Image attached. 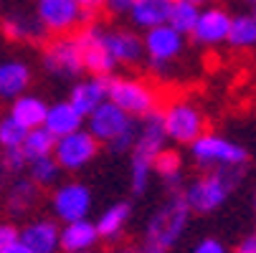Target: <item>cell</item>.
Returning a JSON list of instances; mask_svg holds the SVG:
<instances>
[{
	"label": "cell",
	"mask_w": 256,
	"mask_h": 253,
	"mask_svg": "<svg viewBox=\"0 0 256 253\" xmlns=\"http://www.w3.org/2000/svg\"><path fill=\"white\" fill-rule=\"evenodd\" d=\"M109 99L114 104H120L132 117H148L158 106L155 89L150 84H144L140 79H130V76L112 79V84H109Z\"/></svg>",
	"instance_id": "5"
},
{
	"label": "cell",
	"mask_w": 256,
	"mask_h": 253,
	"mask_svg": "<svg viewBox=\"0 0 256 253\" xmlns=\"http://www.w3.org/2000/svg\"><path fill=\"white\" fill-rule=\"evenodd\" d=\"M106 46L117 63H137L144 53V41L137 38L132 30H109Z\"/></svg>",
	"instance_id": "20"
},
{
	"label": "cell",
	"mask_w": 256,
	"mask_h": 253,
	"mask_svg": "<svg viewBox=\"0 0 256 253\" xmlns=\"http://www.w3.org/2000/svg\"><path fill=\"white\" fill-rule=\"evenodd\" d=\"M162 117H165V132L172 142L193 144L203 134V114L186 99L172 101L162 112Z\"/></svg>",
	"instance_id": "7"
},
{
	"label": "cell",
	"mask_w": 256,
	"mask_h": 253,
	"mask_svg": "<svg viewBox=\"0 0 256 253\" xmlns=\"http://www.w3.org/2000/svg\"><path fill=\"white\" fill-rule=\"evenodd\" d=\"M3 33L10 41H41L46 25L41 23L38 15H28V13H10L3 20Z\"/></svg>",
	"instance_id": "22"
},
{
	"label": "cell",
	"mask_w": 256,
	"mask_h": 253,
	"mask_svg": "<svg viewBox=\"0 0 256 253\" xmlns=\"http://www.w3.org/2000/svg\"><path fill=\"white\" fill-rule=\"evenodd\" d=\"M175 0H134V5L130 10L132 23L150 30L158 25H165L170 20V10H172Z\"/></svg>",
	"instance_id": "18"
},
{
	"label": "cell",
	"mask_w": 256,
	"mask_h": 253,
	"mask_svg": "<svg viewBox=\"0 0 256 253\" xmlns=\"http://www.w3.org/2000/svg\"><path fill=\"white\" fill-rule=\"evenodd\" d=\"M236 253H256V238H246L244 243H238Z\"/></svg>",
	"instance_id": "39"
},
{
	"label": "cell",
	"mask_w": 256,
	"mask_h": 253,
	"mask_svg": "<svg viewBox=\"0 0 256 253\" xmlns=\"http://www.w3.org/2000/svg\"><path fill=\"white\" fill-rule=\"evenodd\" d=\"M193 253H226V251H224V246L218 243L216 238H206V241H200V243L196 246Z\"/></svg>",
	"instance_id": "35"
},
{
	"label": "cell",
	"mask_w": 256,
	"mask_h": 253,
	"mask_svg": "<svg viewBox=\"0 0 256 253\" xmlns=\"http://www.w3.org/2000/svg\"><path fill=\"white\" fill-rule=\"evenodd\" d=\"M51 205H54L56 218L64 223L84 221L89 215V208H92V193L82 183H66L54 193Z\"/></svg>",
	"instance_id": "9"
},
{
	"label": "cell",
	"mask_w": 256,
	"mask_h": 253,
	"mask_svg": "<svg viewBox=\"0 0 256 253\" xmlns=\"http://www.w3.org/2000/svg\"><path fill=\"white\" fill-rule=\"evenodd\" d=\"M56 142H58V137H54L46 127L30 129L28 137H26V142H23V152H26V157H28L30 162H33V160H41V157L54 155Z\"/></svg>",
	"instance_id": "25"
},
{
	"label": "cell",
	"mask_w": 256,
	"mask_h": 253,
	"mask_svg": "<svg viewBox=\"0 0 256 253\" xmlns=\"http://www.w3.org/2000/svg\"><path fill=\"white\" fill-rule=\"evenodd\" d=\"M89 132L99 142H109L117 152H124L127 147H134V139H137L132 114H127L112 99H106L99 109H94L89 114Z\"/></svg>",
	"instance_id": "2"
},
{
	"label": "cell",
	"mask_w": 256,
	"mask_h": 253,
	"mask_svg": "<svg viewBox=\"0 0 256 253\" xmlns=\"http://www.w3.org/2000/svg\"><path fill=\"white\" fill-rule=\"evenodd\" d=\"M0 253H36V251H30V248H28L23 241H16V243H10L8 248H3Z\"/></svg>",
	"instance_id": "38"
},
{
	"label": "cell",
	"mask_w": 256,
	"mask_h": 253,
	"mask_svg": "<svg viewBox=\"0 0 256 253\" xmlns=\"http://www.w3.org/2000/svg\"><path fill=\"white\" fill-rule=\"evenodd\" d=\"M79 48H82V58H84V68L92 71L94 76H106L109 71L117 66L112 51L106 46V33L96 25H86L79 30L76 35Z\"/></svg>",
	"instance_id": "8"
},
{
	"label": "cell",
	"mask_w": 256,
	"mask_h": 253,
	"mask_svg": "<svg viewBox=\"0 0 256 253\" xmlns=\"http://www.w3.org/2000/svg\"><path fill=\"white\" fill-rule=\"evenodd\" d=\"M44 66L56 76H74L84 68V58H82V48L76 35L74 38H56L46 46L44 51Z\"/></svg>",
	"instance_id": "10"
},
{
	"label": "cell",
	"mask_w": 256,
	"mask_h": 253,
	"mask_svg": "<svg viewBox=\"0 0 256 253\" xmlns=\"http://www.w3.org/2000/svg\"><path fill=\"white\" fill-rule=\"evenodd\" d=\"M109 84H112V79H106V76H94L92 81H82L71 89L68 101L74 104L84 117H89L94 109H99V106L109 99Z\"/></svg>",
	"instance_id": "15"
},
{
	"label": "cell",
	"mask_w": 256,
	"mask_h": 253,
	"mask_svg": "<svg viewBox=\"0 0 256 253\" xmlns=\"http://www.w3.org/2000/svg\"><path fill=\"white\" fill-rule=\"evenodd\" d=\"M168 139L165 132V117L152 112L144 117L142 127L137 129V139H134V147H132V157L134 160H144V162H155V157L165 150L162 142Z\"/></svg>",
	"instance_id": "12"
},
{
	"label": "cell",
	"mask_w": 256,
	"mask_h": 253,
	"mask_svg": "<svg viewBox=\"0 0 256 253\" xmlns=\"http://www.w3.org/2000/svg\"><path fill=\"white\" fill-rule=\"evenodd\" d=\"M20 241L36 253H58L61 231L54 221H33L20 231Z\"/></svg>",
	"instance_id": "16"
},
{
	"label": "cell",
	"mask_w": 256,
	"mask_h": 253,
	"mask_svg": "<svg viewBox=\"0 0 256 253\" xmlns=\"http://www.w3.org/2000/svg\"><path fill=\"white\" fill-rule=\"evenodd\" d=\"M228 43L234 48H251V46H256V15H236L231 20Z\"/></svg>",
	"instance_id": "28"
},
{
	"label": "cell",
	"mask_w": 256,
	"mask_h": 253,
	"mask_svg": "<svg viewBox=\"0 0 256 253\" xmlns=\"http://www.w3.org/2000/svg\"><path fill=\"white\" fill-rule=\"evenodd\" d=\"M152 167H155V172L165 180V183H168L170 188H175V185L180 183V170H182V162H180V155H178V152H172V150H162V152L155 157Z\"/></svg>",
	"instance_id": "29"
},
{
	"label": "cell",
	"mask_w": 256,
	"mask_h": 253,
	"mask_svg": "<svg viewBox=\"0 0 256 253\" xmlns=\"http://www.w3.org/2000/svg\"><path fill=\"white\" fill-rule=\"evenodd\" d=\"M196 5H203V3H210V0H193Z\"/></svg>",
	"instance_id": "42"
},
{
	"label": "cell",
	"mask_w": 256,
	"mask_h": 253,
	"mask_svg": "<svg viewBox=\"0 0 256 253\" xmlns=\"http://www.w3.org/2000/svg\"><path fill=\"white\" fill-rule=\"evenodd\" d=\"M152 162H144V160H134L132 157V190L140 195L148 190V183H150V172H152Z\"/></svg>",
	"instance_id": "32"
},
{
	"label": "cell",
	"mask_w": 256,
	"mask_h": 253,
	"mask_svg": "<svg viewBox=\"0 0 256 253\" xmlns=\"http://www.w3.org/2000/svg\"><path fill=\"white\" fill-rule=\"evenodd\" d=\"M99 238H102L99 236V228L89 218L66 223L61 228V248L66 253H89Z\"/></svg>",
	"instance_id": "17"
},
{
	"label": "cell",
	"mask_w": 256,
	"mask_h": 253,
	"mask_svg": "<svg viewBox=\"0 0 256 253\" xmlns=\"http://www.w3.org/2000/svg\"><path fill=\"white\" fill-rule=\"evenodd\" d=\"M64 253H66V251H64Z\"/></svg>",
	"instance_id": "44"
},
{
	"label": "cell",
	"mask_w": 256,
	"mask_h": 253,
	"mask_svg": "<svg viewBox=\"0 0 256 253\" xmlns=\"http://www.w3.org/2000/svg\"><path fill=\"white\" fill-rule=\"evenodd\" d=\"M36 15L41 18L46 30L68 33L86 13L82 10L79 0H38V13Z\"/></svg>",
	"instance_id": "11"
},
{
	"label": "cell",
	"mask_w": 256,
	"mask_h": 253,
	"mask_svg": "<svg viewBox=\"0 0 256 253\" xmlns=\"http://www.w3.org/2000/svg\"><path fill=\"white\" fill-rule=\"evenodd\" d=\"M82 119H84V114L71 101H58V104L48 106V114H46V124L44 127L54 137H66L71 132L82 129Z\"/></svg>",
	"instance_id": "19"
},
{
	"label": "cell",
	"mask_w": 256,
	"mask_h": 253,
	"mask_svg": "<svg viewBox=\"0 0 256 253\" xmlns=\"http://www.w3.org/2000/svg\"><path fill=\"white\" fill-rule=\"evenodd\" d=\"M30 84V68L20 61H6L0 63V96L3 99H18L26 94Z\"/></svg>",
	"instance_id": "21"
},
{
	"label": "cell",
	"mask_w": 256,
	"mask_h": 253,
	"mask_svg": "<svg viewBox=\"0 0 256 253\" xmlns=\"http://www.w3.org/2000/svg\"><path fill=\"white\" fill-rule=\"evenodd\" d=\"M231 20L234 18H228V13L221 10V8H206V10H200L198 25L193 30L196 41L203 43V46H216V43L228 41Z\"/></svg>",
	"instance_id": "14"
},
{
	"label": "cell",
	"mask_w": 256,
	"mask_h": 253,
	"mask_svg": "<svg viewBox=\"0 0 256 253\" xmlns=\"http://www.w3.org/2000/svg\"><path fill=\"white\" fill-rule=\"evenodd\" d=\"M3 183L6 180H3V167H0V193H3Z\"/></svg>",
	"instance_id": "41"
},
{
	"label": "cell",
	"mask_w": 256,
	"mask_h": 253,
	"mask_svg": "<svg viewBox=\"0 0 256 253\" xmlns=\"http://www.w3.org/2000/svg\"><path fill=\"white\" fill-rule=\"evenodd\" d=\"M114 253H142V251H134V248H120V251H114Z\"/></svg>",
	"instance_id": "40"
},
{
	"label": "cell",
	"mask_w": 256,
	"mask_h": 253,
	"mask_svg": "<svg viewBox=\"0 0 256 253\" xmlns=\"http://www.w3.org/2000/svg\"><path fill=\"white\" fill-rule=\"evenodd\" d=\"M188 215H190V205H188L186 195L172 193L168 198V203L160 205L158 213L150 218L140 251L142 253H168L180 241L182 231H186Z\"/></svg>",
	"instance_id": "1"
},
{
	"label": "cell",
	"mask_w": 256,
	"mask_h": 253,
	"mask_svg": "<svg viewBox=\"0 0 256 253\" xmlns=\"http://www.w3.org/2000/svg\"><path fill=\"white\" fill-rule=\"evenodd\" d=\"M16 241H20V233H18L13 226H0V251L8 248V246L16 243Z\"/></svg>",
	"instance_id": "34"
},
{
	"label": "cell",
	"mask_w": 256,
	"mask_h": 253,
	"mask_svg": "<svg viewBox=\"0 0 256 253\" xmlns=\"http://www.w3.org/2000/svg\"><path fill=\"white\" fill-rule=\"evenodd\" d=\"M190 152L196 157V162L200 167H241L246 162V150L241 144L221 137V134H200L193 144H190Z\"/></svg>",
	"instance_id": "4"
},
{
	"label": "cell",
	"mask_w": 256,
	"mask_h": 253,
	"mask_svg": "<svg viewBox=\"0 0 256 253\" xmlns=\"http://www.w3.org/2000/svg\"><path fill=\"white\" fill-rule=\"evenodd\" d=\"M79 5H82V10L89 15V13H96V10L106 8V5H109V0H79Z\"/></svg>",
	"instance_id": "36"
},
{
	"label": "cell",
	"mask_w": 256,
	"mask_h": 253,
	"mask_svg": "<svg viewBox=\"0 0 256 253\" xmlns=\"http://www.w3.org/2000/svg\"><path fill=\"white\" fill-rule=\"evenodd\" d=\"M130 205L127 203H114L112 208H106L102 215H99V221H96V228H99V236L102 238H117L127 221H130Z\"/></svg>",
	"instance_id": "24"
},
{
	"label": "cell",
	"mask_w": 256,
	"mask_h": 253,
	"mask_svg": "<svg viewBox=\"0 0 256 253\" xmlns=\"http://www.w3.org/2000/svg\"><path fill=\"white\" fill-rule=\"evenodd\" d=\"M238 167H218L198 180H193V183L186 188V200L190 205V210L196 213H210L216 208H221L224 200L228 198V193L238 185Z\"/></svg>",
	"instance_id": "3"
},
{
	"label": "cell",
	"mask_w": 256,
	"mask_h": 253,
	"mask_svg": "<svg viewBox=\"0 0 256 253\" xmlns=\"http://www.w3.org/2000/svg\"><path fill=\"white\" fill-rule=\"evenodd\" d=\"M10 114L26 127V129H38L46 124V114H48V106L44 99L38 96H30V94H23L13 101L10 106Z\"/></svg>",
	"instance_id": "23"
},
{
	"label": "cell",
	"mask_w": 256,
	"mask_h": 253,
	"mask_svg": "<svg viewBox=\"0 0 256 253\" xmlns=\"http://www.w3.org/2000/svg\"><path fill=\"white\" fill-rule=\"evenodd\" d=\"M246 3H254V5H256V0H246Z\"/></svg>",
	"instance_id": "43"
},
{
	"label": "cell",
	"mask_w": 256,
	"mask_h": 253,
	"mask_svg": "<svg viewBox=\"0 0 256 253\" xmlns=\"http://www.w3.org/2000/svg\"><path fill=\"white\" fill-rule=\"evenodd\" d=\"M58 170H61V165H58V160H56L54 155L30 162V177H33V183H38V185H51V183H56Z\"/></svg>",
	"instance_id": "31"
},
{
	"label": "cell",
	"mask_w": 256,
	"mask_h": 253,
	"mask_svg": "<svg viewBox=\"0 0 256 253\" xmlns=\"http://www.w3.org/2000/svg\"><path fill=\"white\" fill-rule=\"evenodd\" d=\"M142 41H144V51L155 63H168L182 51V33L175 30L170 23L150 28Z\"/></svg>",
	"instance_id": "13"
},
{
	"label": "cell",
	"mask_w": 256,
	"mask_h": 253,
	"mask_svg": "<svg viewBox=\"0 0 256 253\" xmlns=\"http://www.w3.org/2000/svg\"><path fill=\"white\" fill-rule=\"evenodd\" d=\"M96 147H99V139L89 129H79V132H71L66 137H58L54 157L58 160L61 170L74 172V170L86 167L96 157Z\"/></svg>",
	"instance_id": "6"
},
{
	"label": "cell",
	"mask_w": 256,
	"mask_h": 253,
	"mask_svg": "<svg viewBox=\"0 0 256 253\" xmlns=\"http://www.w3.org/2000/svg\"><path fill=\"white\" fill-rule=\"evenodd\" d=\"M28 132H30V129H26L13 114L3 117V119H0V147H3V150L23 147Z\"/></svg>",
	"instance_id": "30"
},
{
	"label": "cell",
	"mask_w": 256,
	"mask_h": 253,
	"mask_svg": "<svg viewBox=\"0 0 256 253\" xmlns=\"http://www.w3.org/2000/svg\"><path fill=\"white\" fill-rule=\"evenodd\" d=\"M198 18H200V10H198V5L193 3V0H175L168 23H170L175 30H180L182 35H186V33H193V30H196Z\"/></svg>",
	"instance_id": "26"
},
{
	"label": "cell",
	"mask_w": 256,
	"mask_h": 253,
	"mask_svg": "<svg viewBox=\"0 0 256 253\" xmlns=\"http://www.w3.org/2000/svg\"><path fill=\"white\" fill-rule=\"evenodd\" d=\"M132 5H134V0H109L106 8H112L117 13H124V10H132Z\"/></svg>",
	"instance_id": "37"
},
{
	"label": "cell",
	"mask_w": 256,
	"mask_h": 253,
	"mask_svg": "<svg viewBox=\"0 0 256 253\" xmlns=\"http://www.w3.org/2000/svg\"><path fill=\"white\" fill-rule=\"evenodd\" d=\"M0 167H3L6 172H18L26 167V162H30L23 152V147H13V150H3V157H0Z\"/></svg>",
	"instance_id": "33"
},
{
	"label": "cell",
	"mask_w": 256,
	"mask_h": 253,
	"mask_svg": "<svg viewBox=\"0 0 256 253\" xmlns=\"http://www.w3.org/2000/svg\"><path fill=\"white\" fill-rule=\"evenodd\" d=\"M36 200H38V183H28V180H18L8 193V208L16 215L30 210Z\"/></svg>",
	"instance_id": "27"
}]
</instances>
